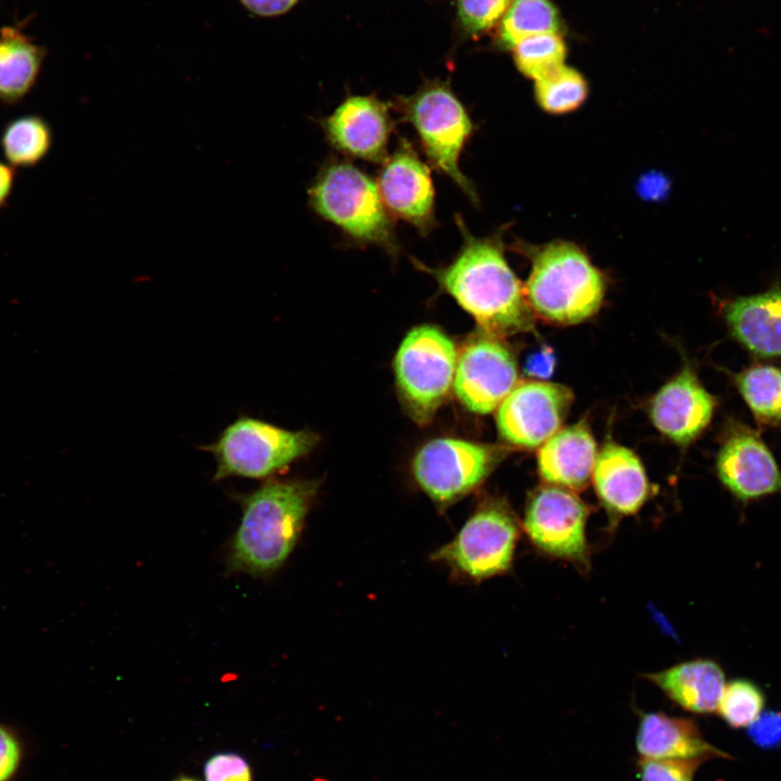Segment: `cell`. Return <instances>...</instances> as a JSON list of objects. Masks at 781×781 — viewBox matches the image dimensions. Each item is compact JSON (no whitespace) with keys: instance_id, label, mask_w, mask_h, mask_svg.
Listing matches in <instances>:
<instances>
[{"instance_id":"cell-1","label":"cell","mask_w":781,"mask_h":781,"mask_svg":"<svg viewBox=\"0 0 781 781\" xmlns=\"http://www.w3.org/2000/svg\"><path fill=\"white\" fill-rule=\"evenodd\" d=\"M462 244L452 261L426 269L439 286L454 298L492 336L529 331L534 317L524 290L510 268L496 236L477 238L457 217Z\"/></svg>"},{"instance_id":"cell-2","label":"cell","mask_w":781,"mask_h":781,"mask_svg":"<svg viewBox=\"0 0 781 781\" xmlns=\"http://www.w3.org/2000/svg\"><path fill=\"white\" fill-rule=\"evenodd\" d=\"M318 490L315 481H267L239 496L242 517L234 535L229 569L266 576L294 550Z\"/></svg>"},{"instance_id":"cell-3","label":"cell","mask_w":781,"mask_h":781,"mask_svg":"<svg viewBox=\"0 0 781 781\" xmlns=\"http://www.w3.org/2000/svg\"><path fill=\"white\" fill-rule=\"evenodd\" d=\"M532 271L523 286L532 311L558 324L592 317L604 297L599 270L576 245L549 243L533 252Z\"/></svg>"},{"instance_id":"cell-4","label":"cell","mask_w":781,"mask_h":781,"mask_svg":"<svg viewBox=\"0 0 781 781\" xmlns=\"http://www.w3.org/2000/svg\"><path fill=\"white\" fill-rule=\"evenodd\" d=\"M311 208L349 239L372 244L390 255L398 244L389 212L376 182L346 161H329L308 189Z\"/></svg>"},{"instance_id":"cell-5","label":"cell","mask_w":781,"mask_h":781,"mask_svg":"<svg viewBox=\"0 0 781 781\" xmlns=\"http://www.w3.org/2000/svg\"><path fill=\"white\" fill-rule=\"evenodd\" d=\"M393 106L415 130L430 163L476 202L473 184L459 166L473 123L449 82L426 80L414 93L397 97Z\"/></svg>"},{"instance_id":"cell-6","label":"cell","mask_w":781,"mask_h":781,"mask_svg":"<svg viewBox=\"0 0 781 781\" xmlns=\"http://www.w3.org/2000/svg\"><path fill=\"white\" fill-rule=\"evenodd\" d=\"M318 443L308 431H290L264 420L240 415L210 444L200 448L216 461L213 479H263L310 452Z\"/></svg>"},{"instance_id":"cell-7","label":"cell","mask_w":781,"mask_h":781,"mask_svg":"<svg viewBox=\"0 0 781 781\" xmlns=\"http://www.w3.org/2000/svg\"><path fill=\"white\" fill-rule=\"evenodd\" d=\"M453 342L430 324L412 329L401 342L394 360L400 398L409 414L427 423L447 398L457 367Z\"/></svg>"},{"instance_id":"cell-8","label":"cell","mask_w":781,"mask_h":781,"mask_svg":"<svg viewBox=\"0 0 781 781\" xmlns=\"http://www.w3.org/2000/svg\"><path fill=\"white\" fill-rule=\"evenodd\" d=\"M517 537L518 525L509 505L490 499L431 559L446 565L458 579L481 581L511 567Z\"/></svg>"},{"instance_id":"cell-9","label":"cell","mask_w":781,"mask_h":781,"mask_svg":"<svg viewBox=\"0 0 781 781\" xmlns=\"http://www.w3.org/2000/svg\"><path fill=\"white\" fill-rule=\"evenodd\" d=\"M502 458V449L458 438L425 444L412 461L420 488L439 507L450 505L481 485Z\"/></svg>"},{"instance_id":"cell-10","label":"cell","mask_w":781,"mask_h":781,"mask_svg":"<svg viewBox=\"0 0 781 781\" xmlns=\"http://www.w3.org/2000/svg\"><path fill=\"white\" fill-rule=\"evenodd\" d=\"M722 486L743 503L781 494V468L760 433L731 419L715 461Z\"/></svg>"},{"instance_id":"cell-11","label":"cell","mask_w":781,"mask_h":781,"mask_svg":"<svg viewBox=\"0 0 781 781\" xmlns=\"http://www.w3.org/2000/svg\"><path fill=\"white\" fill-rule=\"evenodd\" d=\"M572 402L573 393L564 385L543 381L516 384L497 408L499 435L515 447H540L560 430Z\"/></svg>"},{"instance_id":"cell-12","label":"cell","mask_w":781,"mask_h":781,"mask_svg":"<svg viewBox=\"0 0 781 781\" xmlns=\"http://www.w3.org/2000/svg\"><path fill=\"white\" fill-rule=\"evenodd\" d=\"M516 384L515 358L497 336L485 333L463 346L452 386L468 410L478 414L497 410Z\"/></svg>"},{"instance_id":"cell-13","label":"cell","mask_w":781,"mask_h":781,"mask_svg":"<svg viewBox=\"0 0 781 781\" xmlns=\"http://www.w3.org/2000/svg\"><path fill=\"white\" fill-rule=\"evenodd\" d=\"M588 509L572 490L547 485L529 498L524 529L545 553L585 564Z\"/></svg>"},{"instance_id":"cell-14","label":"cell","mask_w":781,"mask_h":781,"mask_svg":"<svg viewBox=\"0 0 781 781\" xmlns=\"http://www.w3.org/2000/svg\"><path fill=\"white\" fill-rule=\"evenodd\" d=\"M381 197L390 215L427 234L435 226V190L427 165L404 138L382 163Z\"/></svg>"},{"instance_id":"cell-15","label":"cell","mask_w":781,"mask_h":781,"mask_svg":"<svg viewBox=\"0 0 781 781\" xmlns=\"http://www.w3.org/2000/svg\"><path fill=\"white\" fill-rule=\"evenodd\" d=\"M389 106L371 95H350L321 121L330 145L340 153L383 163L393 130Z\"/></svg>"},{"instance_id":"cell-16","label":"cell","mask_w":781,"mask_h":781,"mask_svg":"<svg viewBox=\"0 0 781 781\" xmlns=\"http://www.w3.org/2000/svg\"><path fill=\"white\" fill-rule=\"evenodd\" d=\"M718 399L686 366L653 397L650 415L654 426L674 443L687 446L710 424Z\"/></svg>"},{"instance_id":"cell-17","label":"cell","mask_w":781,"mask_h":781,"mask_svg":"<svg viewBox=\"0 0 781 781\" xmlns=\"http://www.w3.org/2000/svg\"><path fill=\"white\" fill-rule=\"evenodd\" d=\"M722 316L732 340L759 359H781V286L737 296Z\"/></svg>"},{"instance_id":"cell-18","label":"cell","mask_w":781,"mask_h":781,"mask_svg":"<svg viewBox=\"0 0 781 781\" xmlns=\"http://www.w3.org/2000/svg\"><path fill=\"white\" fill-rule=\"evenodd\" d=\"M598 497L610 512L636 513L650 494V485L639 458L628 448L609 443L598 452L592 472Z\"/></svg>"},{"instance_id":"cell-19","label":"cell","mask_w":781,"mask_h":781,"mask_svg":"<svg viewBox=\"0 0 781 781\" xmlns=\"http://www.w3.org/2000/svg\"><path fill=\"white\" fill-rule=\"evenodd\" d=\"M598 451L596 440L584 422L560 428L538 451L541 478L552 486L581 490L592 476Z\"/></svg>"},{"instance_id":"cell-20","label":"cell","mask_w":781,"mask_h":781,"mask_svg":"<svg viewBox=\"0 0 781 781\" xmlns=\"http://www.w3.org/2000/svg\"><path fill=\"white\" fill-rule=\"evenodd\" d=\"M636 748L641 757L655 759H709L726 755L703 739L692 719L662 712L640 715Z\"/></svg>"},{"instance_id":"cell-21","label":"cell","mask_w":781,"mask_h":781,"mask_svg":"<svg viewBox=\"0 0 781 781\" xmlns=\"http://www.w3.org/2000/svg\"><path fill=\"white\" fill-rule=\"evenodd\" d=\"M683 709L710 714L718 709L725 689V674L710 660H693L648 676Z\"/></svg>"},{"instance_id":"cell-22","label":"cell","mask_w":781,"mask_h":781,"mask_svg":"<svg viewBox=\"0 0 781 781\" xmlns=\"http://www.w3.org/2000/svg\"><path fill=\"white\" fill-rule=\"evenodd\" d=\"M47 50L17 25L0 28V103L20 104L37 86Z\"/></svg>"},{"instance_id":"cell-23","label":"cell","mask_w":781,"mask_h":781,"mask_svg":"<svg viewBox=\"0 0 781 781\" xmlns=\"http://www.w3.org/2000/svg\"><path fill=\"white\" fill-rule=\"evenodd\" d=\"M54 136L50 123L39 114H25L8 120L0 132V151L15 169L39 165L51 152Z\"/></svg>"},{"instance_id":"cell-24","label":"cell","mask_w":781,"mask_h":781,"mask_svg":"<svg viewBox=\"0 0 781 781\" xmlns=\"http://www.w3.org/2000/svg\"><path fill=\"white\" fill-rule=\"evenodd\" d=\"M733 383L759 427L781 425V368L753 363L734 373Z\"/></svg>"},{"instance_id":"cell-25","label":"cell","mask_w":781,"mask_h":781,"mask_svg":"<svg viewBox=\"0 0 781 781\" xmlns=\"http://www.w3.org/2000/svg\"><path fill=\"white\" fill-rule=\"evenodd\" d=\"M560 29L561 17L550 0H512L499 22L497 42L511 50L525 38Z\"/></svg>"},{"instance_id":"cell-26","label":"cell","mask_w":781,"mask_h":781,"mask_svg":"<svg viewBox=\"0 0 781 781\" xmlns=\"http://www.w3.org/2000/svg\"><path fill=\"white\" fill-rule=\"evenodd\" d=\"M517 69L536 80L564 65L566 48L559 33H547L523 39L512 49Z\"/></svg>"},{"instance_id":"cell-27","label":"cell","mask_w":781,"mask_h":781,"mask_svg":"<svg viewBox=\"0 0 781 781\" xmlns=\"http://www.w3.org/2000/svg\"><path fill=\"white\" fill-rule=\"evenodd\" d=\"M535 82V95L539 106L551 114H565L577 110L588 94V86L582 75L565 64Z\"/></svg>"},{"instance_id":"cell-28","label":"cell","mask_w":781,"mask_h":781,"mask_svg":"<svg viewBox=\"0 0 781 781\" xmlns=\"http://www.w3.org/2000/svg\"><path fill=\"white\" fill-rule=\"evenodd\" d=\"M765 696L757 684L746 679H735L725 686L718 710L732 728L748 727L761 713Z\"/></svg>"},{"instance_id":"cell-29","label":"cell","mask_w":781,"mask_h":781,"mask_svg":"<svg viewBox=\"0 0 781 781\" xmlns=\"http://www.w3.org/2000/svg\"><path fill=\"white\" fill-rule=\"evenodd\" d=\"M512 0H456L461 29L471 36L481 35L500 22Z\"/></svg>"},{"instance_id":"cell-30","label":"cell","mask_w":781,"mask_h":781,"mask_svg":"<svg viewBox=\"0 0 781 781\" xmlns=\"http://www.w3.org/2000/svg\"><path fill=\"white\" fill-rule=\"evenodd\" d=\"M694 759H655L640 757L638 777L640 781H693L697 767L705 761Z\"/></svg>"},{"instance_id":"cell-31","label":"cell","mask_w":781,"mask_h":781,"mask_svg":"<svg viewBox=\"0 0 781 781\" xmlns=\"http://www.w3.org/2000/svg\"><path fill=\"white\" fill-rule=\"evenodd\" d=\"M26 759V743L13 727L0 721V781H16Z\"/></svg>"},{"instance_id":"cell-32","label":"cell","mask_w":781,"mask_h":781,"mask_svg":"<svg viewBox=\"0 0 781 781\" xmlns=\"http://www.w3.org/2000/svg\"><path fill=\"white\" fill-rule=\"evenodd\" d=\"M205 781H252L247 760L233 752L217 753L204 766Z\"/></svg>"},{"instance_id":"cell-33","label":"cell","mask_w":781,"mask_h":781,"mask_svg":"<svg viewBox=\"0 0 781 781\" xmlns=\"http://www.w3.org/2000/svg\"><path fill=\"white\" fill-rule=\"evenodd\" d=\"M748 735L753 742L764 748L781 744V712L760 713L748 726Z\"/></svg>"},{"instance_id":"cell-34","label":"cell","mask_w":781,"mask_h":781,"mask_svg":"<svg viewBox=\"0 0 781 781\" xmlns=\"http://www.w3.org/2000/svg\"><path fill=\"white\" fill-rule=\"evenodd\" d=\"M253 14L264 17L281 15L292 9L298 0H240Z\"/></svg>"},{"instance_id":"cell-35","label":"cell","mask_w":781,"mask_h":781,"mask_svg":"<svg viewBox=\"0 0 781 781\" xmlns=\"http://www.w3.org/2000/svg\"><path fill=\"white\" fill-rule=\"evenodd\" d=\"M554 361L552 351L549 348H543L528 356L525 371L532 376L546 379L551 375Z\"/></svg>"},{"instance_id":"cell-36","label":"cell","mask_w":781,"mask_h":781,"mask_svg":"<svg viewBox=\"0 0 781 781\" xmlns=\"http://www.w3.org/2000/svg\"><path fill=\"white\" fill-rule=\"evenodd\" d=\"M16 181V170L0 159V210L9 205Z\"/></svg>"},{"instance_id":"cell-37","label":"cell","mask_w":781,"mask_h":781,"mask_svg":"<svg viewBox=\"0 0 781 781\" xmlns=\"http://www.w3.org/2000/svg\"><path fill=\"white\" fill-rule=\"evenodd\" d=\"M175 781H197V780L192 779V778L181 777V778H179V779H177V780H175Z\"/></svg>"}]
</instances>
